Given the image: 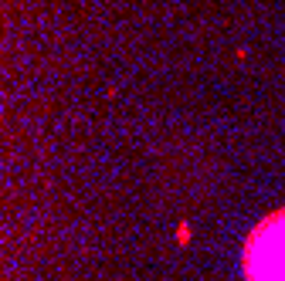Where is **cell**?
Wrapping results in <instances>:
<instances>
[{"label": "cell", "mask_w": 285, "mask_h": 281, "mask_svg": "<svg viewBox=\"0 0 285 281\" xmlns=\"http://www.w3.org/2000/svg\"><path fill=\"white\" fill-rule=\"evenodd\" d=\"M241 264L248 281H285V207L248 234Z\"/></svg>", "instance_id": "6da1fadb"}]
</instances>
